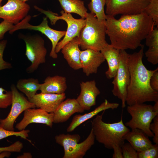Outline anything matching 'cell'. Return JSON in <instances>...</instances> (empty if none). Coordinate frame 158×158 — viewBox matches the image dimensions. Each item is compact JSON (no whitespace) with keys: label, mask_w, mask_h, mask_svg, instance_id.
<instances>
[{"label":"cell","mask_w":158,"mask_h":158,"mask_svg":"<svg viewBox=\"0 0 158 158\" xmlns=\"http://www.w3.org/2000/svg\"><path fill=\"white\" fill-rule=\"evenodd\" d=\"M158 158V144H155L146 150L138 152V158Z\"/></svg>","instance_id":"4dcf8cb0"},{"label":"cell","mask_w":158,"mask_h":158,"mask_svg":"<svg viewBox=\"0 0 158 158\" xmlns=\"http://www.w3.org/2000/svg\"><path fill=\"white\" fill-rule=\"evenodd\" d=\"M23 39L26 45L25 55L31 63L26 71L29 73H32L37 69L40 64L45 62L47 50L44 40L39 35L24 37Z\"/></svg>","instance_id":"9c48e42d"},{"label":"cell","mask_w":158,"mask_h":158,"mask_svg":"<svg viewBox=\"0 0 158 158\" xmlns=\"http://www.w3.org/2000/svg\"><path fill=\"white\" fill-rule=\"evenodd\" d=\"M100 52L106 60L108 68L105 75L108 79L114 78L118 69L120 59V50L107 43Z\"/></svg>","instance_id":"44dd1931"},{"label":"cell","mask_w":158,"mask_h":158,"mask_svg":"<svg viewBox=\"0 0 158 158\" xmlns=\"http://www.w3.org/2000/svg\"><path fill=\"white\" fill-rule=\"evenodd\" d=\"M14 24L7 20H4L0 23V40L2 39L5 34L13 29Z\"/></svg>","instance_id":"e575fe53"},{"label":"cell","mask_w":158,"mask_h":158,"mask_svg":"<svg viewBox=\"0 0 158 158\" xmlns=\"http://www.w3.org/2000/svg\"><path fill=\"white\" fill-rule=\"evenodd\" d=\"M54 116V113L47 112L40 108H29L24 111L23 118L16 124V128L21 131L33 123L44 124L51 128Z\"/></svg>","instance_id":"4fadbf2b"},{"label":"cell","mask_w":158,"mask_h":158,"mask_svg":"<svg viewBox=\"0 0 158 158\" xmlns=\"http://www.w3.org/2000/svg\"><path fill=\"white\" fill-rule=\"evenodd\" d=\"M80 59L83 71L87 76L97 73L98 68L105 60L100 51L90 49L81 51Z\"/></svg>","instance_id":"e0dca14e"},{"label":"cell","mask_w":158,"mask_h":158,"mask_svg":"<svg viewBox=\"0 0 158 158\" xmlns=\"http://www.w3.org/2000/svg\"><path fill=\"white\" fill-rule=\"evenodd\" d=\"M12 94L11 91H7L0 87V108L5 109L11 105Z\"/></svg>","instance_id":"f546056e"},{"label":"cell","mask_w":158,"mask_h":158,"mask_svg":"<svg viewBox=\"0 0 158 158\" xmlns=\"http://www.w3.org/2000/svg\"><path fill=\"white\" fill-rule=\"evenodd\" d=\"M66 98L65 93L58 94L41 92L36 93L28 100L37 108L49 113H54Z\"/></svg>","instance_id":"9a60e30c"},{"label":"cell","mask_w":158,"mask_h":158,"mask_svg":"<svg viewBox=\"0 0 158 158\" xmlns=\"http://www.w3.org/2000/svg\"><path fill=\"white\" fill-rule=\"evenodd\" d=\"M20 0V1H22L25 2L26 1H27L28 0Z\"/></svg>","instance_id":"b9f144b4"},{"label":"cell","mask_w":158,"mask_h":158,"mask_svg":"<svg viewBox=\"0 0 158 158\" xmlns=\"http://www.w3.org/2000/svg\"><path fill=\"white\" fill-rule=\"evenodd\" d=\"M7 42L6 40H3L0 42V70L10 68L12 67L11 64L5 61L3 59V53Z\"/></svg>","instance_id":"d6a6232c"},{"label":"cell","mask_w":158,"mask_h":158,"mask_svg":"<svg viewBox=\"0 0 158 158\" xmlns=\"http://www.w3.org/2000/svg\"><path fill=\"white\" fill-rule=\"evenodd\" d=\"M30 132L29 130L25 129L19 131L9 130L0 127V140L12 136L20 137L24 139L28 140L27 138L29 137L28 133Z\"/></svg>","instance_id":"f1b7e54d"},{"label":"cell","mask_w":158,"mask_h":158,"mask_svg":"<svg viewBox=\"0 0 158 158\" xmlns=\"http://www.w3.org/2000/svg\"><path fill=\"white\" fill-rule=\"evenodd\" d=\"M0 120H1V119H0V125H1Z\"/></svg>","instance_id":"ee69618b"},{"label":"cell","mask_w":158,"mask_h":158,"mask_svg":"<svg viewBox=\"0 0 158 158\" xmlns=\"http://www.w3.org/2000/svg\"><path fill=\"white\" fill-rule=\"evenodd\" d=\"M12 94L11 107L7 116L0 120V127L9 130H14V123L19 116L26 109L35 108V105L20 93L15 85L11 86Z\"/></svg>","instance_id":"30bf717a"},{"label":"cell","mask_w":158,"mask_h":158,"mask_svg":"<svg viewBox=\"0 0 158 158\" xmlns=\"http://www.w3.org/2000/svg\"><path fill=\"white\" fill-rule=\"evenodd\" d=\"M97 115L92 121V130L95 139L107 149H112L115 145L121 147L125 143L124 135L130 130L123 123L122 118L119 121L107 123L102 120L104 112Z\"/></svg>","instance_id":"3957f363"},{"label":"cell","mask_w":158,"mask_h":158,"mask_svg":"<svg viewBox=\"0 0 158 158\" xmlns=\"http://www.w3.org/2000/svg\"><path fill=\"white\" fill-rule=\"evenodd\" d=\"M106 0H91L88 5L90 13L95 14L100 21L105 22L106 15L104 12V7Z\"/></svg>","instance_id":"4316f807"},{"label":"cell","mask_w":158,"mask_h":158,"mask_svg":"<svg viewBox=\"0 0 158 158\" xmlns=\"http://www.w3.org/2000/svg\"><path fill=\"white\" fill-rule=\"evenodd\" d=\"M148 49L145 53L147 60L154 65L158 63V27L154 28L145 38Z\"/></svg>","instance_id":"cb8c5ba5"},{"label":"cell","mask_w":158,"mask_h":158,"mask_svg":"<svg viewBox=\"0 0 158 158\" xmlns=\"http://www.w3.org/2000/svg\"><path fill=\"white\" fill-rule=\"evenodd\" d=\"M127 110L131 118L125 125L131 129H139L149 137H153L150 125L154 118L158 115L153 111V106L144 103L135 104L128 105Z\"/></svg>","instance_id":"52a82bcc"},{"label":"cell","mask_w":158,"mask_h":158,"mask_svg":"<svg viewBox=\"0 0 158 158\" xmlns=\"http://www.w3.org/2000/svg\"><path fill=\"white\" fill-rule=\"evenodd\" d=\"M124 138L138 152L146 150L153 144L149 137L138 129H131L126 134Z\"/></svg>","instance_id":"7402d4cb"},{"label":"cell","mask_w":158,"mask_h":158,"mask_svg":"<svg viewBox=\"0 0 158 158\" xmlns=\"http://www.w3.org/2000/svg\"><path fill=\"white\" fill-rule=\"evenodd\" d=\"M35 8L45 14L49 19L52 25H54L56 21L59 20L65 21L67 23V28L65 34L63 39L57 43L55 48V52L57 54L62 47L68 42L76 37H78L81 29L86 23V19L81 18L79 19L74 18L71 13H65L63 10L60 13L61 16H58L57 14L49 10L45 11L36 6Z\"/></svg>","instance_id":"8992f818"},{"label":"cell","mask_w":158,"mask_h":158,"mask_svg":"<svg viewBox=\"0 0 158 158\" xmlns=\"http://www.w3.org/2000/svg\"><path fill=\"white\" fill-rule=\"evenodd\" d=\"M80 138L78 134H61L55 136L56 142L63 148V158H82L95 143V137L92 129L87 138L79 143Z\"/></svg>","instance_id":"5b68a950"},{"label":"cell","mask_w":158,"mask_h":158,"mask_svg":"<svg viewBox=\"0 0 158 158\" xmlns=\"http://www.w3.org/2000/svg\"><path fill=\"white\" fill-rule=\"evenodd\" d=\"M41 84L38 80L33 78L20 79L17 82L16 87L26 95L29 100L40 90Z\"/></svg>","instance_id":"484cf974"},{"label":"cell","mask_w":158,"mask_h":158,"mask_svg":"<svg viewBox=\"0 0 158 158\" xmlns=\"http://www.w3.org/2000/svg\"><path fill=\"white\" fill-rule=\"evenodd\" d=\"M112 149L114 151L112 158H123L121 147L118 145H115L113 147Z\"/></svg>","instance_id":"74e56055"},{"label":"cell","mask_w":158,"mask_h":158,"mask_svg":"<svg viewBox=\"0 0 158 158\" xmlns=\"http://www.w3.org/2000/svg\"><path fill=\"white\" fill-rule=\"evenodd\" d=\"M155 104L153 106V110L158 115V100L154 102Z\"/></svg>","instance_id":"60d3db41"},{"label":"cell","mask_w":158,"mask_h":158,"mask_svg":"<svg viewBox=\"0 0 158 158\" xmlns=\"http://www.w3.org/2000/svg\"><path fill=\"white\" fill-rule=\"evenodd\" d=\"M150 0H106V15L137 14L143 12Z\"/></svg>","instance_id":"8fae6325"},{"label":"cell","mask_w":158,"mask_h":158,"mask_svg":"<svg viewBox=\"0 0 158 158\" xmlns=\"http://www.w3.org/2000/svg\"><path fill=\"white\" fill-rule=\"evenodd\" d=\"M85 19V25L78 37L80 46L83 50L90 49L100 51L107 44L105 22L99 21L90 12L87 13Z\"/></svg>","instance_id":"277c9868"},{"label":"cell","mask_w":158,"mask_h":158,"mask_svg":"<svg viewBox=\"0 0 158 158\" xmlns=\"http://www.w3.org/2000/svg\"><path fill=\"white\" fill-rule=\"evenodd\" d=\"M150 84L154 90L158 92V68L155 70L150 80Z\"/></svg>","instance_id":"8d00e7d4"},{"label":"cell","mask_w":158,"mask_h":158,"mask_svg":"<svg viewBox=\"0 0 158 158\" xmlns=\"http://www.w3.org/2000/svg\"><path fill=\"white\" fill-rule=\"evenodd\" d=\"M119 106V104L117 103H110L105 99L104 102L91 111L83 115H75L67 128V131L71 132L82 123L98 115L100 112L107 109H116Z\"/></svg>","instance_id":"ffe728a7"},{"label":"cell","mask_w":158,"mask_h":158,"mask_svg":"<svg viewBox=\"0 0 158 158\" xmlns=\"http://www.w3.org/2000/svg\"><path fill=\"white\" fill-rule=\"evenodd\" d=\"M23 147V143L17 141L10 145L6 147H0V153L5 151L19 152Z\"/></svg>","instance_id":"836d02e7"},{"label":"cell","mask_w":158,"mask_h":158,"mask_svg":"<svg viewBox=\"0 0 158 158\" xmlns=\"http://www.w3.org/2000/svg\"><path fill=\"white\" fill-rule=\"evenodd\" d=\"M105 24L110 44L120 50L141 47L142 41L155 27L151 18L144 12L122 15L118 19L106 15Z\"/></svg>","instance_id":"6da1fadb"},{"label":"cell","mask_w":158,"mask_h":158,"mask_svg":"<svg viewBox=\"0 0 158 158\" xmlns=\"http://www.w3.org/2000/svg\"><path fill=\"white\" fill-rule=\"evenodd\" d=\"M11 152L8 151H5L1 153L0 158H3L5 157H9L11 155Z\"/></svg>","instance_id":"ab89813d"},{"label":"cell","mask_w":158,"mask_h":158,"mask_svg":"<svg viewBox=\"0 0 158 158\" xmlns=\"http://www.w3.org/2000/svg\"><path fill=\"white\" fill-rule=\"evenodd\" d=\"M153 120V122L150 124V128L154 134V142L158 144V116H156Z\"/></svg>","instance_id":"d590c367"},{"label":"cell","mask_w":158,"mask_h":158,"mask_svg":"<svg viewBox=\"0 0 158 158\" xmlns=\"http://www.w3.org/2000/svg\"><path fill=\"white\" fill-rule=\"evenodd\" d=\"M67 88L66 78L56 75L47 77L41 84L40 90L43 93L60 94L64 93Z\"/></svg>","instance_id":"603a6c76"},{"label":"cell","mask_w":158,"mask_h":158,"mask_svg":"<svg viewBox=\"0 0 158 158\" xmlns=\"http://www.w3.org/2000/svg\"><path fill=\"white\" fill-rule=\"evenodd\" d=\"M123 158H138V152L129 143H124L121 147Z\"/></svg>","instance_id":"1f68e13d"},{"label":"cell","mask_w":158,"mask_h":158,"mask_svg":"<svg viewBox=\"0 0 158 158\" xmlns=\"http://www.w3.org/2000/svg\"><path fill=\"white\" fill-rule=\"evenodd\" d=\"M29 22L28 21H25L23 24V28L24 29L38 31L45 35L52 43V49L49 56L53 59H56L58 55L55 52V47L59 40L64 36L66 31L57 30L50 28L48 25L47 17L44 18L42 23L37 25H33Z\"/></svg>","instance_id":"5bb4252c"},{"label":"cell","mask_w":158,"mask_h":158,"mask_svg":"<svg viewBox=\"0 0 158 158\" xmlns=\"http://www.w3.org/2000/svg\"><path fill=\"white\" fill-rule=\"evenodd\" d=\"M64 11L66 13H76L81 18H85L87 9L84 2L81 0H58Z\"/></svg>","instance_id":"d4e9b609"},{"label":"cell","mask_w":158,"mask_h":158,"mask_svg":"<svg viewBox=\"0 0 158 158\" xmlns=\"http://www.w3.org/2000/svg\"><path fill=\"white\" fill-rule=\"evenodd\" d=\"M17 158H32V156L30 153L25 152L23 154L19 155L16 157Z\"/></svg>","instance_id":"f35d334b"},{"label":"cell","mask_w":158,"mask_h":158,"mask_svg":"<svg viewBox=\"0 0 158 158\" xmlns=\"http://www.w3.org/2000/svg\"><path fill=\"white\" fill-rule=\"evenodd\" d=\"M3 0H0V4H1V3L2 1Z\"/></svg>","instance_id":"7bdbcfd3"},{"label":"cell","mask_w":158,"mask_h":158,"mask_svg":"<svg viewBox=\"0 0 158 158\" xmlns=\"http://www.w3.org/2000/svg\"><path fill=\"white\" fill-rule=\"evenodd\" d=\"M137 52L128 54L127 64L130 74L126 100L128 105L155 102L158 100V92L153 90L150 84L151 76L155 69H147L142 62L144 45Z\"/></svg>","instance_id":"7a4b0ae2"},{"label":"cell","mask_w":158,"mask_h":158,"mask_svg":"<svg viewBox=\"0 0 158 158\" xmlns=\"http://www.w3.org/2000/svg\"><path fill=\"white\" fill-rule=\"evenodd\" d=\"M80 86V92L76 99L84 110H89L96 105L97 97L100 92L94 80L82 82Z\"/></svg>","instance_id":"2e32d148"},{"label":"cell","mask_w":158,"mask_h":158,"mask_svg":"<svg viewBox=\"0 0 158 158\" xmlns=\"http://www.w3.org/2000/svg\"><path fill=\"white\" fill-rule=\"evenodd\" d=\"M143 12L151 18L155 26L158 27V0H150Z\"/></svg>","instance_id":"83f0119b"},{"label":"cell","mask_w":158,"mask_h":158,"mask_svg":"<svg viewBox=\"0 0 158 158\" xmlns=\"http://www.w3.org/2000/svg\"><path fill=\"white\" fill-rule=\"evenodd\" d=\"M120 59L119 67L112 82V92L121 101L122 107L125 108L127 89L130 80V74L127 59L128 53L125 50H120Z\"/></svg>","instance_id":"ba28073f"},{"label":"cell","mask_w":158,"mask_h":158,"mask_svg":"<svg viewBox=\"0 0 158 158\" xmlns=\"http://www.w3.org/2000/svg\"><path fill=\"white\" fill-rule=\"evenodd\" d=\"M79 46L78 37H76L65 44L61 50L69 66L75 70L82 68Z\"/></svg>","instance_id":"d6986e66"},{"label":"cell","mask_w":158,"mask_h":158,"mask_svg":"<svg viewBox=\"0 0 158 158\" xmlns=\"http://www.w3.org/2000/svg\"><path fill=\"white\" fill-rule=\"evenodd\" d=\"M30 6L20 0H8L0 6V18L16 25L28 15Z\"/></svg>","instance_id":"7c38bea8"},{"label":"cell","mask_w":158,"mask_h":158,"mask_svg":"<svg viewBox=\"0 0 158 158\" xmlns=\"http://www.w3.org/2000/svg\"><path fill=\"white\" fill-rule=\"evenodd\" d=\"M84 111L76 99H67L61 102L54 113L53 123L65 122L74 114Z\"/></svg>","instance_id":"ac0fdd59"}]
</instances>
